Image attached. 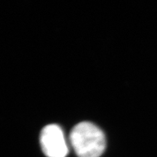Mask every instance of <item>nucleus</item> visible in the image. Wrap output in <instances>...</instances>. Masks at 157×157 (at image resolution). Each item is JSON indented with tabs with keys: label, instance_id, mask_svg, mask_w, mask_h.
<instances>
[{
	"label": "nucleus",
	"instance_id": "1",
	"mask_svg": "<svg viewBox=\"0 0 157 157\" xmlns=\"http://www.w3.org/2000/svg\"><path fill=\"white\" fill-rule=\"evenodd\" d=\"M70 140L78 157H100L105 149V137L99 127L83 121L72 129Z\"/></svg>",
	"mask_w": 157,
	"mask_h": 157
},
{
	"label": "nucleus",
	"instance_id": "2",
	"mask_svg": "<svg viewBox=\"0 0 157 157\" xmlns=\"http://www.w3.org/2000/svg\"><path fill=\"white\" fill-rule=\"evenodd\" d=\"M40 143L43 152L48 157H66L68 153L63 132L57 124L44 127L41 132Z\"/></svg>",
	"mask_w": 157,
	"mask_h": 157
}]
</instances>
